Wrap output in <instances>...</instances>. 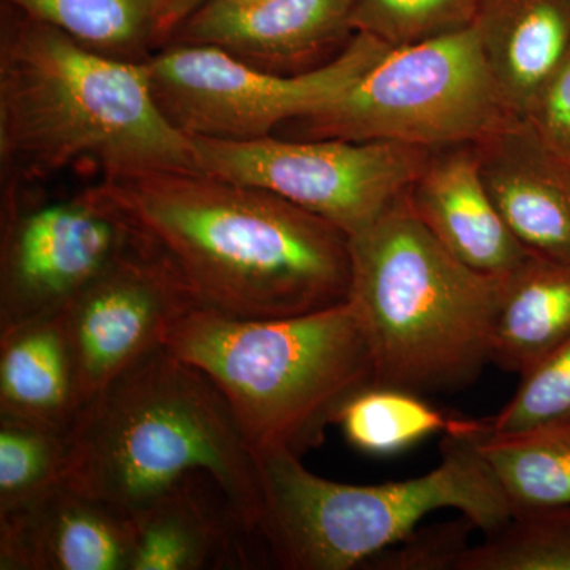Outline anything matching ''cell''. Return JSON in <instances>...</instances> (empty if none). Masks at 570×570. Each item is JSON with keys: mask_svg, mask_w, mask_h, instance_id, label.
<instances>
[{"mask_svg": "<svg viewBox=\"0 0 570 570\" xmlns=\"http://www.w3.org/2000/svg\"><path fill=\"white\" fill-rule=\"evenodd\" d=\"M164 347L223 393L255 455L302 459L324 442L344 404L377 385L365 326L351 302L284 318H236L194 309Z\"/></svg>", "mask_w": 570, "mask_h": 570, "instance_id": "obj_4", "label": "cell"}, {"mask_svg": "<svg viewBox=\"0 0 570 570\" xmlns=\"http://www.w3.org/2000/svg\"><path fill=\"white\" fill-rule=\"evenodd\" d=\"M194 309L198 307L163 254L134 234L127 249L59 316L81 406L164 347L175 325Z\"/></svg>", "mask_w": 570, "mask_h": 570, "instance_id": "obj_11", "label": "cell"}, {"mask_svg": "<svg viewBox=\"0 0 570 570\" xmlns=\"http://www.w3.org/2000/svg\"><path fill=\"white\" fill-rule=\"evenodd\" d=\"M479 420L445 433L441 464L420 478L347 485L318 478L285 450L257 453L266 558L285 570H351L406 538L428 513L459 510L485 534L513 510L478 450Z\"/></svg>", "mask_w": 570, "mask_h": 570, "instance_id": "obj_6", "label": "cell"}, {"mask_svg": "<svg viewBox=\"0 0 570 570\" xmlns=\"http://www.w3.org/2000/svg\"><path fill=\"white\" fill-rule=\"evenodd\" d=\"M390 50L356 32L325 66L279 75L208 45L167 43L142 66L167 121L186 137L249 141L335 102Z\"/></svg>", "mask_w": 570, "mask_h": 570, "instance_id": "obj_8", "label": "cell"}, {"mask_svg": "<svg viewBox=\"0 0 570 570\" xmlns=\"http://www.w3.org/2000/svg\"><path fill=\"white\" fill-rule=\"evenodd\" d=\"M478 450L513 513L570 505V420L494 436L479 420Z\"/></svg>", "mask_w": 570, "mask_h": 570, "instance_id": "obj_21", "label": "cell"}, {"mask_svg": "<svg viewBox=\"0 0 570 570\" xmlns=\"http://www.w3.org/2000/svg\"><path fill=\"white\" fill-rule=\"evenodd\" d=\"M130 570L250 569L266 558L230 498L208 474L176 483L130 515Z\"/></svg>", "mask_w": 570, "mask_h": 570, "instance_id": "obj_14", "label": "cell"}, {"mask_svg": "<svg viewBox=\"0 0 570 570\" xmlns=\"http://www.w3.org/2000/svg\"><path fill=\"white\" fill-rule=\"evenodd\" d=\"M66 436L0 417V515L40 497L62 479Z\"/></svg>", "mask_w": 570, "mask_h": 570, "instance_id": "obj_24", "label": "cell"}, {"mask_svg": "<svg viewBox=\"0 0 570 570\" xmlns=\"http://www.w3.org/2000/svg\"><path fill=\"white\" fill-rule=\"evenodd\" d=\"M474 521L461 515L448 523L415 528L406 538L374 554L362 566L371 570H459L461 558L471 549L469 535Z\"/></svg>", "mask_w": 570, "mask_h": 570, "instance_id": "obj_27", "label": "cell"}, {"mask_svg": "<svg viewBox=\"0 0 570 570\" xmlns=\"http://www.w3.org/2000/svg\"><path fill=\"white\" fill-rule=\"evenodd\" d=\"M515 121L471 26L390 48L335 102L281 129L294 140L393 141L433 151L482 141Z\"/></svg>", "mask_w": 570, "mask_h": 570, "instance_id": "obj_7", "label": "cell"}, {"mask_svg": "<svg viewBox=\"0 0 570 570\" xmlns=\"http://www.w3.org/2000/svg\"><path fill=\"white\" fill-rule=\"evenodd\" d=\"M190 168L189 137L154 99L145 66L116 61L0 6L2 179L45 184L73 165Z\"/></svg>", "mask_w": 570, "mask_h": 570, "instance_id": "obj_2", "label": "cell"}, {"mask_svg": "<svg viewBox=\"0 0 570 570\" xmlns=\"http://www.w3.org/2000/svg\"><path fill=\"white\" fill-rule=\"evenodd\" d=\"M502 219L532 257L570 268V163L523 121L475 142Z\"/></svg>", "mask_w": 570, "mask_h": 570, "instance_id": "obj_16", "label": "cell"}, {"mask_svg": "<svg viewBox=\"0 0 570 570\" xmlns=\"http://www.w3.org/2000/svg\"><path fill=\"white\" fill-rule=\"evenodd\" d=\"M352 9L354 0H205L167 43L208 45L273 73H305L347 47Z\"/></svg>", "mask_w": 570, "mask_h": 570, "instance_id": "obj_12", "label": "cell"}, {"mask_svg": "<svg viewBox=\"0 0 570 570\" xmlns=\"http://www.w3.org/2000/svg\"><path fill=\"white\" fill-rule=\"evenodd\" d=\"M132 553L130 517L62 479L0 515L2 570H130Z\"/></svg>", "mask_w": 570, "mask_h": 570, "instance_id": "obj_13", "label": "cell"}, {"mask_svg": "<svg viewBox=\"0 0 570 570\" xmlns=\"http://www.w3.org/2000/svg\"><path fill=\"white\" fill-rule=\"evenodd\" d=\"M521 121L551 153L570 163V50Z\"/></svg>", "mask_w": 570, "mask_h": 570, "instance_id": "obj_28", "label": "cell"}, {"mask_svg": "<svg viewBox=\"0 0 570 570\" xmlns=\"http://www.w3.org/2000/svg\"><path fill=\"white\" fill-rule=\"evenodd\" d=\"M568 420L570 337L521 376L515 395L485 425L494 436H512Z\"/></svg>", "mask_w": 570, "mask_h": 570, "instance_id": "obj_26", "label": "cell"}, {"mask_svg": "<svg viewBox=\"0 0 570 570\" xmlns=\"http://www.w3.org/2000/svg\"><path fill=\"white\" fill-rule=\"evenodd\" d=\"M61 29L97 55L145 63L167 43L168 10L175 0H2Z\"/></svg>", "mask_w": 570, "mask_h": 570, "instance_id": "obj_20", "label": "cell"}, {"mask_svg": "<svg viewBox=\"0 0 570 570\" xmlns=\"http://www.w3.org/2000/svg\"><path fill=\"white\" fill-rule=\"evenodd\" d=\"M205 0H175L174 6L170 7L165 21V31H167V41L170 39L171 32L175 31L176 26L179 24L190 13L200 6Z\"/></svg>", "mask_w": 570, "mask_h": 570, "instance_id": "obj_29", "label": "cell"}, {"mask_svg": "<svg viewBox=\"0 0 570 570\" xmlns=\"http://www.w3.org/2000/svg\"><path fill=\"white\" fill-rule=\"evenodd\" d=\"M348 302L362 318L377 385L425 393L466 387L491 362L504 279L469 268L403 197L352 236Z\"/></svg>", "mask_w": 570, "mask_h": 570, "instance_id": "obj_5", "label": "cell"}, {"mask_svg": "<svg viewBox=\"0 0 570 570\" xmlns=\"http://www.w3.org/2000/svg\"><path fill=\"white\" fill-rule=\"evenodd\" d=\"M195 474L212 475L258 534L257 455L223 393L165 347L82 404L66 434L62 480L129 517Z\"/></svg>", "mask_w": 570, "mask_h": 570, "instance_id": "obj_3", "label": "cell"}, {"mask_svg": "<svg viewBox=\"0 0 570 570\" xmlns=\"http://www.w3.org/2000/svg\"><path fill=\"white\" fill-rule=\"evenodd\" d=\"M205 174L279 195L355 236L376 223L422 174L431 149L337 138L249 141L189 137Z\"/></svg>", "mask_w": 570, "mask_h": 570, "instance_id": "obj_9", "label": "cell"}, {"mask_svg": "<svg viewBox=\"0 0 570 570\" xmlns=\"http://www.w3.org/2000/svg\"><path fill=\"white\" fill-rule=\"evenodd\" d=\"M81 409L61 318L0 330V417L66 436Z\"/></svg>", "mask_w": 570, "mask_h": 570, "instance_id": "obj_18", "label": "cell"}, {"mask_svg": "<svg viewBox=\"0 0 570 570\" xmlns=\"http://www.w3.org/2000/svg\"><path fill=\"white\" fill-rule=\"evenodd\" d=\"M485 535L459 570H570V505L513 513Z\"/></svg>", "mask_w": 570, "mask_h": 570, "instance_id": "obj_23", "label": "cell"}, {"mask_svg": "<svg viewBox=\"0 0 570 570\" xmlns=\"http://www.w3.org/2000/svg\"><path fill=\"white\" fill-rule=\"evenodd\" d=\"M472 29L521 121L570 50V0H475Z\"/></svg>", "mask_w": 570, "mask_h": 570, "instance_id": "obj_17", "label": "cell"}, {"mask_svg": "<svg viewBox=\"0 0 570 570\" xmlns=\"http://www.w3.org/2000/svg\"><path fill=\"white\" fill-rule=\"evenodd\" d=\"M569 337L570 268L531 255L502 285L490 360L523 376Z\"/></svg>", "mask_w": 570, "mask_h": 570, "instance_id": "obj_19", "label": "cell"}, {"mask_svg": "<svg viewBox=\"0 0 570 570\" xmlns=\"http://www.w3.org/2000/svg\"><path fill=\"white\" fill-rule=\"evenodd\" d=\"M404 200L449 253L482 275L504 279L531 257L491 197L475 142L433 149Z\"/></svg>", "mask_w": 570, "mask_h": 570, "instance_id": "obj_15", "label": "cell"}, {"mask_svg": "<svg viewBox=\"0 0 570 570\" xmlns=\"http://www.w3.org/2000/svg\"><path fill=\"white\" fill-rule=\"evenodd\" d=\"M156 247L198 309L284 318L348 302L351 236L279 195L190 168H116L92 184Z\"/></svg>", "mask_w": 570, "mask_h": 570, "instance_id": "obj_1", "label": "cell"}, {"mask_svg": "<svg viewBox=\"0 0 570 570\" xmlns=\"http://www.w3.org/2000/svg\"><path fill=\"white\" fill-rule=\"evenodd\" d=\"M475 0H354L352 28L390 48L409 47L469 29Z\"/></svg>", "mask_w": 570, "mask_h": 570, "instance_id": "obj_25", "label": "cell"}, {"mask_svg": "<svg viewBox=\"0 0 570 570\" xmlns=\"http://www.w3.org/2000/svg\"><path fill=\"white\" fill-rule=\"evenodd\" d=\"M132 238L92 186L51 198L43 184L2 179L0 330L61 316Z\"/></svg>", "mask_w": 570, "mask_h": 570, "instance_id": "obj_10", "label": "cell"}, {"mask_svg": "<svg viewBox=\"0 0 570 570\" xmlns=\"http://www.w3.org/2000/svg\"><path fill=\"white\" fill-rule=\"evenodd\" d=\"M468 422L449 417L417 393L384 385L356 393L336 419L347 441L371 455H392L439 431H459Z\"/></svg>", "mask_w": 570, "mask_h": 570, "instance_id": "obj_22", "label": "cell"}]
</instances>
